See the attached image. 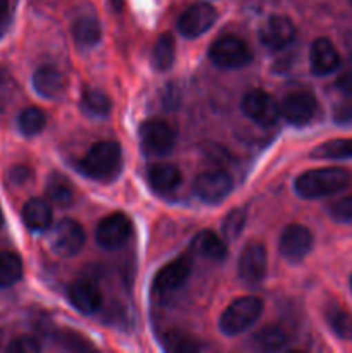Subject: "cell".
Here are the masks:
<instances>
[{"label": "cell", "mask_w": 352, "mask_h": 353, "mask_svg": "<svg viewBox=\"0 0 352 353\" xmlns=\"http://www.w3.org/2000/svg\"><path fill=\"white\" fill-rule=\"evenodd\" d=\"M123 168V150L116 141H99L79 162V171L95 181H110Z\"/></svg>", "instance_id": "1"}, {"label": "cell", "mask_w": 352, "mask_h": 353, "mask_svg": "<svg viewBox=\"0 0 352 353\" xmlns=\"http://www.w3.org/2000/svg\"><path fill=\"white\" fill-rule=\"evenodd\" d=\"M351 174L342 168L311 169L295 179V192L302 199H323L347 188Z\"/></svg>", "instance_id": "2"}, {"label": "cell", "mask_w": 352, "mask_h": 353, "mask_svg": "<svg viewBox=\"0 0 352 353\" xmlns=\"http://www.w3.org/2000/svg\"><path fill=\"white\" fill-rule=\"evenodd\" d=\"M262 314V302L257 296H240L226 307L219 317V330L226 336H237L254 326Z\"/></svg>", "instance_id": "3"}, {"label": "cell", "mask_w": 352, "mask_h": 353, "mask_svg": "<svg viewBox=\"0 0 352 353\" xmlns=\"http://www.w3.org/2000/svg\"><path fill=\"white\" fill-rule=\"evenodd\" d=\"M176 133L168 123L161 119H148L140 126L141 150L152 157H162L173 152Z\"/></svg>", "instance_id": "4"}, {"label": "cell", "mask_w": 352, "mask_h": 353, "mask_svg": "<svg viewBox=\"0 0 352 353\" xmlns=\"http://www.w3.org/2000/svg\"><path fill=\"white\" fill-rule=\"evenodd\" d=\"M209 59L223 69H238L252 61V52L238 37H223L209 47Z\"/></svg>", "instance_id": "5"}, {"label": "cell", "mask_w": 352, "mask_h": 353, "mask_svg": "<svg viewBox=\"0 0 352 353\" xmlns=\"http://www.w3.org/2000/svg\"><path fill=\"white\" fill-rule=\"evenodd\" d=\"M48 243L59 257H75L85 245V230L76 221L62 219L52 228Z\"/></svg>", "instance_id": "6"}, {"label": "cell", "mask_w": 352, "mask_h": 353, "mask_svg": "<svg viewBox=\"0 0 352 353\" xmlns=\"http://www.w3.org/2000/svg\"><path fill=\"white\" fill-rule=\"evenodd\" d=\"M242 110L248 119L262 128L273 126L282 117L278 103L262 90H252V92L245 93V97L242 99Z\"/></svg>", "instance_id": "7"}, {"label": "cell", "mask_w": 352, "mask_h": 353, "mask_svg": "<svg viewBox=\"0 0 352 353\" xmlns=\"http://www.w3.org/2000/svg\"><path fill=\"white\" fill-rule=\"evenodd\" d=\"M131 231H133V226H131L130 217L126 214L116 212L100 221L95 231V240L102 248L117 250L130 240Z\"/></svg>", "instance_id": "8"}, {"label": "cell", "mask_w": 352, "mask_h": 353, "mask_svg": "<svg viewBox=\"0 0 352 353\" xmlns=\"http://www.w3.org/2000/svg\"><path fill=\"white\" fill-rule=\"evenodd\" d=\"M268 271V254L264 245L252 241L242 250L238 259V276L247 285H257L264 279Z\"/></svg>", "instance_id": "9"}, {"label": "cell", "mask_w": 352, "mask_h": 353, "mask_svg": "<svg viewBox=\"0 0 352 353\" xmlns=\"http://www.w3.org/2000/svg\"><path fill=\"white\" fill-rule=\"evenodd\" d=\"M216 9L209 3H193L178 19V31L185 38H197L209 31L216 23Z\"/></svg>", "instance_id": "10"}, {"label": "cell", "mask_w": 352, "mask_h": 353, "mask_svg": "<svg viewBox=\"0 0 352 353\" xmlns=\"http://www.w3.org/2000/svg\"><path fill=\"white\" fill-rule=\"evenodd\" d=\"M316 109V99L307 92L290 93L280 103V114L292 126H306L313 121Z\"/></svg>", "instance_id": "11"}, {"label": "cell", "mask_w": 352, "mask_h": 353, "mask_svg": "<svg viewBox=\"0 0 352 353\" xmlns=\"http://www.w3.org/2000/svg\"><path fill=\"white\" fill-rule=\"evenodd\" d=\"M313 248V234L302 224H290L280 238V254L290 262H300Z\"/></svg>", "instance_id": "12"}, {"label": "cell", "mask_w": 352, "mask_h": 353, "mask_svg": "<svg viewBox=\"0 0 352 353\" xmlns=\"http://www.w3.org/2000/svg\"><path fill=\"white\" fill-rule=\"evenodd\" d=\"M233 183L230 176L223 171H206L197 176L193 183V192L202 202L217 203L231 193Z\"/></svg>", "instance_id": "13"}, {"label": "cell", "mask_w": 352, "mask_h": 353, "mask_svg": "<svg viewBox=\"0 0 352 353\" xmlns=\"http://www.w3.org/2000/svg\"><path fill=\"white\" fill-rule=\"evenodd\" d=\"M262 45L271 50H280L290 45L295 38V26L285 16H271L259 30Z\"/></svg>", "instance_id": "14"}, {"label": "cell", "mask_w": 352, "mask_h": 353, "mask_svg": "<svg viewBox=\"0 0 352 353\" xmlns=\"http://www.w3.org/2000/svg\"><path fill=\"white\" fill-rule=\"evenodd\" d=\"M68 296L71 305L85 316H92L102 305V293L95 283L88 279H78L72 283L68 290Z\"/></svg>", "instance_id": "15"}, {"label": "cell", "mask_w": 352, "mask_h": 353, "mask_svg": "<svg viewBox=\"0 0 352 353\" xmlns=\"http://www.w3.org/2000/svg\"><path fill=\"white\" fill-rule=\"evenodd\" d=\"M311 71L316 76H328L340 68V54L328 38H317L309 50Z\"/></svg>", "instance_id": "16"}, {"label": "cell", "mask_w": 352, "mask_h": 353, "mask_svg": "<svg viewBox=\"0 0 352 353\" xmlns=\"http://www.w3.org/2000/svg\"><path fill=\"white\" fill-rule=\"evenodd\" d=\"M190 272H192V269H190V264L185 259L169 262L164 268L159 269V272L155 274L154 292L159 293V295H168V293L176 292V290L185 285Z\"/></svg>", "instance_id": "17"}, {"label": "cell", "mask_w": 352, "mask_h": 353, "mask_svg": "<svg viewBox=\"0 0 352 353\" xmlns=\"http://www.w3.org/2000/svg\"><path fill=\"white\" fill-rule=\"evenodd\" d=\"M66 86H68V81H66L64 74L52 65H43L33 74L35 92L43 99H59L64 95Z\"/></svg>", "instance_id": "18"}, {"label": "cell", "mask_w": 352, "mask_h": 353, "mask_svg": "<svg viewBox=\"0 0 352 353\" xmlns=\"http://www.w3.org/2000/svg\"><path fill=\"white\" fill-rule=\"evenodd\" d=\"M23 223L33 233L48 230L52 226V207L41 199H30L23 207Z\"/></svg>", "instance_id": "19"}, {"label": "cell", "mask_w": 352, "mask_h": 353, "mask_svg": "<svg viewBox=\"0 0 352 353\" xmlns=\"http://www.w3.org/2000/svg\"><path fill=\"white\" fill-rule=\"evenodd\" d=\"M147 178L152 188L161 193L173 192L182 183V174L171 164H152L147 171Z\"/></svg>", "instance_id": "20"}, {"label": "cell", "mask_w": 352, "mask_h": 353, "mask_svg": "<svg viewBox=\"0 0 352 353\" xmlns=\"http://www.w3.org/2000/svg\"><path fill=\"white\" fill-rule=\"evenodd\" d=\"M192 250L197 255L211 261H223L226 257V247L213 231H200L192 240Z\"/></svg>", "instance_id": "21"}, {"label": "cell", "mask_w": 352, "mask_h": 353, "mask_svg": "<svg viewBox=\"0 0 352 353\" xmlns=\"http://www.w3.org/2000/svg\"><path fill=\"white\" fill-rule=\"evenodd\" d=\"M23 278V262L19 255L0 250V288H9Z\"/></svg>", "instance_id": "22"}, {"label": "cell", "mask_w": 352, "mask_h": 353, "mask_svg": "<svg viewBox=\"0 0 352 353\" xmlns=\"http://www.w3.org/2000/svg\"><path fill=\"white\" fill-rule=\"evenodd\" d=\"M176 54V43L175 37L171 33H162L157 38L154 45V52H152V62L157 71H168L171 69L173 62H175Z\"/></svg>", "instance_id": "23"}, {"label": "cell", "mask_w": 352, "mask_h": 353, "mask_svg": "<svg viewBox=\"0 0 352 353\" xmlns=\"http://www.w3.org/2000/svg\"><path fill=\"white\" fill-rule=\"evenodd\" d=\"M72 37L79 47H93L100 41L102 37V30H100L99 21L93 17H79L72 26Z\"/></svg>", "instance_id": "24"}, {"label": "cell", "mask_w": 352, "mask_h": 353, "mask_svg": "<svg viewBox=\"0 0 352 353\" xmlns=\"http://www.w3.org/2000/svg\"><path fill=\"white\" fill-rule=\"evenodd\" d=\"M48 200L54 205L66 207L72 202V185L69 183L68 178L61 174H52L47 181V188H45Z\"/></svg>", "instance_id": "25"}, {"label": "cell", "mask_w": 352, "mask_h": 353, "mask_svg": "<svg viewBox=\"0 0 352 353\" xmlns=\"http://www.w3.org/2000/svg\"><path fill=\"white\" fill-rule=\"evenodd\" d=\"M314 159H351L352 157V138H337V140L324 141L313 150Z\"/></svg>", "instance_id": "26"}, {"label": "cell", "mask_w": 352, "mask_h": 353, "mask_svg": "<svg viewBox=\"0 0 352 353\" xmlns=\"http://www.w3.org/2000/svg\"><path fill=\"white\" fill-rule=\"evenodd\" d=\"M326 321L328 326L340 340H352V314H349L342 307L331 305L326 309Z\"/></svg>", "instance_id": "27"}, {"label": "cell", "mask_w": 352, "mask_h": 353, "mask_svg": "<svg viewBox=\"0 0 352 353\" xmlns=\"http://www.w3.org/2000/svg\"><path fill=\"white\" fill-rule=\"evenodd\" d=\"M79 105L83 112L90 117H106L110 112V99L99 90H86Z\"/></svg>", "instance_id": "28"}, {"label": "cell", "mask_w": 352, "mask_h": 353, "mask_svg": "<svg viewBox=\"0 0 352 353\" xmlns=\"http://www.w3.org/2000/svg\"><path fill=\"white\" fill-rule=\"evenodd\" d=\"M45 124H47V117L43 110L38 107H28L17 117V128L24 137H37L43 131Z\"/></svg>", "instance_id": "29"}, {"label": "cell", "mask_w": 352, "mask_h": 353, "mask_svg": "<svg viewBox=\"0 0 352 353\" xmlns=\"http://www.w3.org/2000/svg\"><path fill=\"white\" fill-rule=\"evenodd\" d=\"M254 341L257 343V347L262 348V350L276 352L282 350L286 345V334L283 333V330H280V327L266 326L255 334Z\"/></svg>", "instance_id": "30"}, {"label": "cell", "mask_w": 352, "mask_h": 353, "mask_svg": "<svg viewBox=\"0 0 352 353\" xmlns=\"http://www.w3.org/2000/svg\"><path fill=\"white\" fill-rule=\"evenodd\" d=\"M166 350L175 352V353H190L200 350V345L197 340H193L188 334L182 333V331H168L162 338Z\"/></svg>", "instance_id": "31"}, {"label": "cell", "mask_w": 352, "mask_h": 353, "mask_svg": "<svg viewBox=\"0 0 352 353\" xmlns=\"http://www.w3.org/2000/svg\"><path fill=\"white\" fill-rule=\"evenodd\" d=\"M245 221H247V216H245L244 209H233L231 212H228V216L223 221V226H221L223 236L226 240H237L244 230Z\"/></svg>", "instance_id": "32"}, {"label": "cell", "mask_w": 352, "mask_h": 353, "mask_svg": "<svg viewBox=\"0 0 352 353\" xmlns=\"http://www.w3.org/2000/svg\"><path fill=\"white\" fill-rule=\"evenodd\" d=\"M328 214L337 223H352V195L331 202L328 205Z\"/></svg>", "instance_id": "33"}, {"label": "cell", "mask_w": 352, "mask_h": 353, "mask_svg": "<svg viewBox=\"0 0 352 353\" xmlns=\"http://www.w3.org/2000/svg\"><path fill=\"white\" fill-rule=\"evenodd\" d=\"M7 352L10 353H37L40 352V343L33 336H19L12 340L7 347Z\"/></svg>", "instance_id": "34"}, {"label": "cell", "mask_w": 352, "mask_h": 353, "mask_svg": "<svg viewBox=\"0 0 352 353\" xmlns=\"http://www.w3.org/2000/svg\"><path fill=\"white\" fill-rule=\"evenodd\" d=\"M62 343V347L68 348V350H92V345L88 343L86 340H83L79 334L76 333H71V331H64V333H61V340H59Z\"/></svg>", "instance_id": "35"}, {"label": "cell", "mask_w": 352, "mask_h": 353, "mask_svg": "<svg viewBox=\"0 0 352 353\" xmlns=\"http://www.w3.org/2000/svg\"><path fill=\"white\" fill-rule=\"evenodd\" d=\"M333 116L337 123H342V124L352 123V99L349 100V102L340 103V105L335 109Z\"/></svg>", "instance_id": "36"}, {"label": "cell", "mask_w": 352, "mask_h": 353, "mask_svg": "<svg viewBox=\"0 0 352 353\" xmlns=\"http://www.w3.org/2000/svg\"><path fill=\"white\" fill-rule=\"evenodd\" d=\"M9 178L14 185H24L26 181H30L31 171L28 168H24V165H16V168L10 169Z\"/></svg>", "instance_id": "37"}, {"label": "cell", "mask_w": 352, "mask_h": 353, "mask_svg": "<svg viewBox=\"0 0 352 353\" xmlns=\"http://www.w3.org/2000/svg\"><path fill=\"white\" fill-rule=\"evenodd\" d=\"M337 88L340 90L342 93H345V95L352 97V69H349V71L342 72V74L338 76Z\"/></svg>", "instance_id": "38"}, {"label": "cell", "mask_w": 352, "mask_h": 353, "mask_svg": "<svg viewBox=\"0 0 352 353\" xmlns=\"http://www.w3.org/2000/svg\"><path fill=\"white\" fill-rule=\"evenodd\" d=\"M7 10H9V0H0V23L7 16Z\"/></svg>", "instance_id": "39"}, {"label": "cell", "mask_w": 352, "mask_h": 353, "mask_svg": "<svg viewBox=\"0 0 352 353\" xmlns=\"http://www.w3.org/2000/svg\"><path fill=\"white\" fill-rule=\"evenodd\" d=\"M3 224V216H2V210H0V226Z\"/></svg>", "instance_id": "40"}, {"label": "cell", "mask_w": 352, "mask_h": 353, "mask_svg": "<svg viewBox=\"0 0 352 353\" xmlns=\"http://www.w3.org/2000/svg\"><path fill=\"white\" fill-rule=\"evenodd\" d=\"M351 290H352V276H351Z\"/></svg>", "instance_id": "41"}, {"label": "cell", "mask_w": 352, "mask_h": 353, "mask_svg": "<svg viewBox=\"0 0 352 353\" xmlns=\"http://www.w3.org/2000/svg\"><path fill=\"white\" fill-rule=\"evenodd\" d=\"M351 2H352V0H351Z\"/></svg>", "instance_id": "42"}]
</instances>
